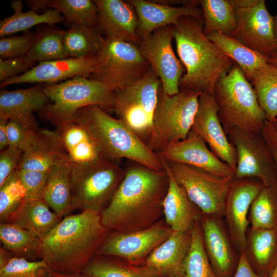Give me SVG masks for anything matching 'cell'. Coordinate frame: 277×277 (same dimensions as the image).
Masks as SVG:
<instances>
[{
    "label": "cell",
    "instance_id": "cell-1",
    "mask_svg": "<svg viewBox=\"0 0 277 277\" xmlns=\"http://www.w3.org/2000/svg\"><path fill=\"white\" fill-rule=\"evenodd\" d=\"M168 185L165 169L155 170L133 162L125 170L110 203L100 213L103 225L109 231L120 232L154 225L163 215V203Z\"/></svg>",
    "mask_w": 277,
    "mask_h": 277
},
{
    "label": "cell",
    "instance_id": "cell-2",
    "mask_svg": "<svg viewBox=\"0 0 277 277\" xmlns=\"http://www.w3.org/2000/svg\"><path fill=\"white\" fill-rule=\"evenodd\" d=\"M108 232L97 212L83 211L67 215L41 240L43 259L50 271L81 273Z\"/></svg>",
    "mask_w": 277,
    "mask_h": 277
},
{
    "label": "cell",
    "instance_id": "cell-3",
    "mask_svg": "<svg viewBox=\"0 0 277 277\" xmlns=\"http://www.w3.org/2000/svg\"><path fill=\"white\" fill-rule=\"evenodd\" d=\"M204 19L183 16L173 25L177 54L186 69L180 88L213 95L217 80L235 64L203 31Z\"/></svg>",
    "mask_w": 277,
    "mask_h": 277
},
{
    "label": "cell",
    "instance_id": "cell-4",
    "mask_svg": "<svg viewBox=\"0 0 277 277\" xmlns=\"http://www.w3.org/2000/svg\"><path fill=\"white\" fill-rule=\"evenodd\" d=\"M88 131L103 159H127L155 170H164L159 154L127 125L97 106L79 109L74 119Z\"/></svg>",
    "mask_w": 277,
    "mask_h": 277
},
{
    "label": "cell",
    "instance_id": "cell-5",
    "mask_svg": "<svg viewBox=\"0 0 277 277\" xmlns=\"http://www.w3.org/2000/svg\"><path fill=\"white\" fill-rule=\"evenodd\" d=\"M213 96L224 130L236 128L252 134L261 133L265 114L251 83L237 64L217 80Z\"/></svg>",
    "mask_w": 277,
    "mask_h": 277
},
{
    "label": "cell",
    "instance_id": "cell-6",
    "mask_svg": "<svg viewBox=\"0 0 277 277\" xmlns=\"http://www.w3.org/2000/svg\"><path fill=\"white\" fill-rule=\"evenodd\" d=\"M43 87L49 102L37 113L56 128L73 120L76 112L87 106H97L107 112L113 111L115 91L99 81L79 76Z\"/></svg>",
    "mask_w": 277,
    "mask_h": 277
},
{
    "label": "cell",
    "instance_id": "cell-7",
    "mask_svg": "<svg viewBox=\"0 0 277 277\" xmlns=\"http://www.w3.org/2000/svg\"><path fill=\"white\" fill-rule=\"evenodd\" d=\"M125 176L118 163L105 159L84 165L72 164L75 209L100 213L108 206Z\"/></svg>",
    "mask_w": 277,
    "mask_h": 277
},
{
    "label": "cell",
    "instance_id": "cell-8",
    "mask_svg": "<svg viewBox=\"0 0 277 277\" xmlns=\"http://www.w3.org/2000/svg\"><path fill=\"white\" fill-rule=\"evenodd\" d=\"M201 92L180 88L174 95L165 94L161 88L154 111L152 133L147 143L156 153L163 147L185 139L190 131Z\"/></svg>",
    "mask_w": 277,
    "mask_h": 277
},
{
    "label": "cell",
    "instance_id": "cell-9",
    "mask_svg": "<svg viewBox=\"0 0 277 277\" xmlns=\"http://www.w3.org/2000/svg\"><path fill=\"white\" fill-rule=\"evenodd\" d=\"M96 56V68L90 77L115 91L140 80L151 69L138 45L107 36Z\"/></svg>",
    "mask_w": 277,
    "mask_h": 277
},
{
    "label": "cell",
    "instance_id": "cell-10",
    "mask_svg": "<svg viewBox=\"0 0 277 277\" xmlns=\"http://www.w3.org/2000/svg\"><path fill=\"white\" fill-rule=\"evenodd\" d=\"M161 85L160 79L151 69L140 80L115 91L113 111L117 118L146 144L152 133Z\"/></svg>",
    "mask_w": 277,
    "mask_h": 277
},
{
    "label": "cell",
    "instance_id": "cell-11",
    "mask_svg": "<svg viewBox=\"0 0 277 277\" xmlns=\"http://www.w3.org/2000/svg\"><path fill=\"white\" fill-rule=\"evenodd\" d=\"M166 161L175 181L197 208L208 215H224L233 177H221L194 166Z\"/></svg>",
    "mask_w": 277,
    "mask_h": 277
},
{
    "label": "cell",
    "instance_id": "cell-12",
    "mask_svg": "<svg viewBox=\"0 0 277 277\" xmlns=\"http://www.w3.org/2000/svg\"><path fill=\"white\" fill-rule=\"evenodd\" d=\"M237 27L230 36L248 48L269 57L277 52L274 17L265 0H231Z\"/></svg>",
    "mask_w": 277,
    "mask_h": 277
},
{
    "label": "cell",
    "instance_id": "cell-13",
    "mask_svg": "<svg viewBox=\"0 0 277 277\" xmlns=\"http://www.w3.org/2000/svg\"><path fill=\"white\" fill-rule=\"evenodd\" d=\"M224 130L236 151L234 179L257 178L264 186L277 183L273 157L261 133L252 134L236 128Z\"/></svg>",
    "mask_w": 277,
    "mask_h": 277
},
{
    "label": "cell",
    "instance_id": "cell-14",
    "mask_svg": "<svg viewBox=\"0 0 277 277\" xmlns=\"http://www.w3.org/2000/svg\"><path fill=\"white\" fill-rule=\"evenodd\" d=\"M172 38L170 25L155 30L141 38L138 44L143 56L160 79L163 92L170 96L179 92L183 75V67L172 48Z\"/></svg>",
    "mask_w": 277,
    "mask_h": 277
},
{
    "label": "cell",
    "instance_id": "cell-15",
    "mask_svg": "<svg viewBox=\"0 0 277 277\" xmlns=\"http://www.w3.org/2000/svg\"><path fill=\"white\" fill-rule=\"evenodd\" d=\"M172 231L161 220L142 230L130 232L109 231L96 255L114 256L132 264L143 265L153 250Z\"/></svg>",
    "mask_w": 277,
    "mask_h": 277
},
{
    "label": "cell",
    "instance_id": "cell-16",
    "mask_svg": "<svg viewBox=\"0 0 277 277\" xmlns=\"http://www.w3.org/2000/svg\"><path fill=\"white\" fill-rule=\"evenodd\" d=\"M219 108L210 94L202 92L191 130L201 137L210 150L235 172L236 155L219 116Z\"/></svg>",
    "mask_w": 277,
    "mask_h": 277
},
{
    "label": "cell",
    "instance_id": "cell-17",
    "mask_svg": "<svg viewBox=\"0 0 277 277\" xmlns=\"http://www.w3.org/2000/svg\"><path fill=\"white\" fill-rule=\"evenodd\" d=\"M156 153L168 162L194 166L221 177H234V171L219 159L205 141L191 130L185 139L169 144Z\"/></svg>",
    "mask_w": 277,
    "mask_h": 277
},
{
    "label": "cell",
    "instance_id": "cell-18",
    "mask_svg": "<svg viewBox=\"0 0 277 277\" xmlns=\"http://www.w3.org/2000/svg\"><path fill=\"white\" fill-rule=\"evenodd\" d=\"M97 56L66 58L39 63L26 72L1 83V88L22 83L55 84L76 76L90 77L94 72Z\"/></svg>",
    "mask_w": 277,
    "mask_h": 277
},
{
    "label": "cell",
    "instance_id": "cell-19",
    "mask_svg": "<svg viewBox=\"0 0 277 277\" xmlns=\"http://www.w3.org/2000/svg\"><path fill=\"white\" fill-rule=\"evenodd\" d=\"M261 182L233 178L225 202L224 215L231 238L236 245L244 250L247 246V215L252 203L263 187Z\"/></svg>",
    "mask_w": 277,
    "mask_h": 277
},
{
    "label": "cell",
    "instance_id": "cell-20",
    "mask_svg": "<svg viewBox=\"0 0 277 277\" xmlns=\"http://www.w3.org/2000/svg\"><path fill=\"white\" fill-rule=\"evenodd\" d=\"M49 99L41 85L12 91H0V118L13 120L26 129L35 131L38 123L34 112H39Z\"/></svg>",
    "mask_w": 277,
    "mask_h": 277
},
{
    "label": "cell",
    "instance_id": "cell-21",
    "mask_svg": "<svg viewBox=\"0 0 277 277\" xmlns=\"http://www.w3.org/2000/svg\"><path fill=\"white\" fill-rule=\"evenodd\" d=\"M134 7L138 17L137 34L141 38L155 30L176 24L183 16L204 19L203 11L197 6L199 1L181 7H173L145 0L128 1Z\"/></svg>",
    "mask_w": 277,
    "mask_h": 277
},
{
    "label": "cell",
    "instance_id": "cell-22",
    "mask_svg": "<svg viewBox=\"0 0 277 277\" xmlns=\"http://www.w3.org/2000/svg\"><path fill=\"white\" fill-rule=\"evenodd\" d=\"M98 8V26L106 36L138 45V17L129 1H94Z\"/></svg>",
    "mask_w": 277,
    "mask_h": 277
},
{
    "label": "cell",
    "instance_id": "cell-23",
    "mask_svg": "<svg viewBox=\"0 0 277 277\" xmlns=\"http://www.w3.org/2000/svg\"><path fill=\"white\" fill-rule=\"evenodd\" d=\"M68 157L56 130L38 128L23 152L17 169L49 172L55 165Z\"/></svg>",
    "mask_w": 277,
    "mask_h": 277
},
{
    "label": "cell",
    "instance_id": "cell-24",
    "mask_svg": "<svg viewBox=\"0 0 277 277\" xmlns=\"http://www.w3.org/2000/svg\"><path fill=\"white\" fill-rule=\"evenodd\" d=\"M203 219L204 246L216 277H233L236 263L229 240L220 223L212 215Z\"/></svg>",
    "mask_w": 277,
    "mask_h": 277
},
{
    "label": "cell",
    "instance_id": "cell-25",
    "mask_svg": "<svg viewBox=\"0 0 277 277\" xmlns=\"http://www.w3.org/2000/svg\"><path fill=\"white\" fill-rule=\"evenodd\" d=\"M191 243L190 232L173 231L155 248L144 264L161 277H183V266Z\"/></svg>",
    "mask_w": 277,
    "mask_h": 277
},
{
    "label": "cell",
    "instance_id": "cell-26",
    "mask_svg": "<svg viewBox=\"0 0 277 277\" xmlns=\"http://www.w3.org/2000/svg\"><path fill=\"white\" fill-rule=\"evenodd\" d=\"M161 159L169 177L168 188L163 203L165 222L172 231L190 232L197 221V207L175 181L166 161Z\"/></svg>",
    "mask_w": 277,
    "mask_h": 277
},
{
    "label": "cell",
    "instance_id": "cell-27",
    "mask_svg": "<svg viewBox=\"0 0 277 277\" xmlns=\"http://www.w3.org/2000/svg\"><path fill=\"white\" fill-rule=\"evenodd\" d=\"M72 163L67 158L49 171L43 199L62 219L75 210L71 183Z\"/></svg>",
    "mask_w": 277,
    "mask_h": 277
},
{
    "label": "cell",
    "instance_id": "cell-28",
    "mask_svg": "<svg viewBox=\"0 0 277 277\" xmlns=\"http://www.w3.org/2000/svg\"><path fill=\"white\" fill-rule=\"evenodd\" d=\"M71 163L84 165L103 159L88 131L73 120L56 128Z\"/></svg>",
    "mask_w": 277,
    "mask_h": 277
},
{
    "label": "cell",
    "instance_id": "cell-29",
    "mask_svg": "<svg viewBox=\"0 0 277 277\" xmlns=\"http://www.w3.org/2000/svg\"><path fill=\"white\" fill-rule=\"evenodd\" d=\"M43 199H25L8 222L25 229L41 240L62 220Z\"/></svg>",
    "mask_w": 277,
    "mask_h": 277
},
{
    "label": "cell",
    "instance_id": "cell-30",
    "mask_svg": "<svg viewBox=\"0 0 277 277\" xmlns=\"http://www.w3.org/2000/svg\"><path fill=\"white\" fill-rule=\"evenodd\" d=\"M206 36L239 66L249 82L256 71L269 64L268 56L248 48L230 36L214 32Z\"/></svg>",
    "mask_w": 277,
    "mask_h": 277
},
{
    "label": "cell",
    "instance_id": "cell-31",
    "mask_svg": "<svg viewBox=\"0 0 277 277\" xmlns=\"http://www.w3.org/2000/svg\"><path fill=\"white\" fill-rule=\"evenodd\" d=\"M81 273L90 277H161L145 264L134 265L116 257L103 255L93 257Z\"/></svg>",
    "mask_w": 277,
    "mask_h": 277
},
{
    "label": "cell",
    "instance_id": "cell-32",
    "mask_svg": "<svg viewBox=\"0 0 277 277\" xmlns=\"http://www.w3.org/2000/svg\"><path fill=\"white\" fill-rule=\"evenodd\" d=\"M0 240L4 249L14 256L30 261L43 259L40 239L11 222H1Z\"/></svg>",
    "mask_w": 277,
    "mask_h": 277
},
{
    "label": "cell",
    "instance_id": "cell-33",
    "mask_svg": "<svg viewBox=\"0 0 277 277\" xmlns=\"http://www.w3.org/2000/svg\"><path fill=\"white\" fill-rule=\"evenodd\" d=\"M99 26L72 25L65 31L63 45L68 56L84 58L96 56L104 39Z\"/></svg>",
    "mask_w": 277,
    "mask_h": 277
},
{
    "label": "cell",
    "instance_id": "cell-34",
    "mask_svg": "<svg viewBox=\"0 0 277 277\" xmlns=\"http://www.w3.org/2000/svg\"><path fill=\"white\" fill-rule=\"evenodd\" d=\"M11 7L14 13L0 22V36L2 37L26 31L36 25L46 24L52 26L65 21V18L56 9L48 10L41 14L32 10L24 12L23 4L19 0L12 1Z\"/></svg>",
    "mask_w": 277,
    "mask_h": 277
},
{
    "label": "cell",
    "instance_id": "cell-35",
    "mask_svg": "<svg viewBox=\"0 0 277 277\" xmlns=\"http://www.w3.org/2000/svg\"><path fill=\"white\" fill-rule=\"evenodd\" d=\"M249 242L250 265L259 275L268 276L277 261V228L251 230Z\"/></svg>",
    "mask_w": 277,
    "mask_h": 277
},
{
    "label": "cell",
    "instance_id": "cell-36",
    "mask_svg": "<svg viewBox=\"0 0 277 277\" xmlns=\"http://www.w3.org/2000/svg\"><path fill=\"white\" fill-rule=\"evenodd\" d=\"M203 31L206 35L218 32L231 36L237 27L235 8L231 0H200Z\"/></svg>",
    "mask_w": 277,
    "mask_h": 277
},
{
    "label": "cell",
    "instance_id": "cell-37",
    "mask_svg": "<svg viewBox=\"0 0 277 277\" xmlns=\"http://www.w3.org/2000/svg\"><path fill=\"white\" fill-rule=\"evenodd\" d=\"M65 31L49 27L36 33L35 41L26 54L23 55L31 68L37 62L64 59L68 57L63 45Z\"/></svg>",
    "mask_w": 277,
    "mask_h": 277
},
{
    "label": "cell",
    "instance_id": "cell-38",
    "mask_svg": "<svg viewBox=\"0 0 277 277\" xmlns=\"http://www.w3.org/2000/svg\"><path fill=\"white\" fill-rule=\"evenodd\" d=\"M250 82L266 120L275 122L277 118V68L268 64L256 71Z\"/></svg>",
    "mask_w": 277,
    "mask_h": 277
},
{
    "label": "cell",
    "instance_id": "cell-39",
    "mask_svg": "<svg viewBox=\"0 0 277 277\" xmlns=\"http://www.w3.org/2000/svg\"><path fill=\"white\" fill-rule=\"evenodd\" d=\"M250 212L251 230L277 228V183L263 186Z\"/></svg>",
    "mask_w": 277,
    "mask_h": 277
},
{
    "label": "cell",
    "instance_id": "cell-40",
    "mask_svg": "<svg viewBox=\"0 0 277 277\" xmlns=\"http://www.w3.org/2000/svg\"><path fill=\"white\" fill-rule=\"evenodd\" d=\"M190 232L191 243L183 263V277H216L205 251L201 226L197 221Z\"/></svg>",
    "mask_w": 277,
    "mask_h": 277
},
{
    "label": "cell",
    "instance_id": "cell-41",
    "mask_svg": "<svg viewBox=\"0 0 277 277\" xmlns=\"http://www.w3.org/2000/svg\"><path fill=\"white\" fill-rule=\"evenodd\" d=\"M46 6L58 10L72 25L98 26V10L94 1L46 0Z\"/></svg>",
    "mask_w": 277,
    "mask_h": 277
},
{
    "label": "cell",
    "instance_id": "cell-42",
    "mask_svg": "<svg viewBox=\"0 0 277 277\" xmlns=\"http://www.w3.org/2000/svg\"><path fill=\"white\" fill-rule=\"evenodd\" d=\"M26 191L16 171L0 186L1 222H8L25 199Z\"/></svg>",
    "mask_w": 277,
    "mask_h": 277
},
{
    "label": "cell",
    "instance_id": "cell-43",
    "mask_svg": "<svg viewBox=\"0 0 277 277\" xmlns=\"http://www.w3.org/2000/svg\"><path fill=\"white\" fill-rule=\"evenodd\" d=\"M50 271L44 259L30 261L24 258L13 256L0 267V277L46 276Z\"/></svg>",
    "mask_w": 277,
    "mask_h": 277
},
{
    "label": "cell",
    "instance_id": "cell-44",
    "mask_svg": "<svg viewBox=\"0 0 277 277\" xmlns=\"http://www.w3.org/2000/svg\"><path fill=\"white\" fill-rule=\"evenodd\" d=\"M36 33L26 32L19 36L2 37L0 39L1 59L7 60L25 55L36 38Z\"/></svg>",
    "mask_w": 277,
    "mask_h": 277
},
{
    "label": "cell",
    "instance_id": "cell-45",
    "mask_svg": "<svg viewBox=\"0 0 277 277\" xmlns=\"http://www.w3.org/2000/svg\"><path fill=\"white\" fill-rule=\"evenodd\" d=\"M16 172L25 188V199H43L49 172L17 169Z\"/></svg>",
    "mask_w": 277,
    "mask_h": 277
},
{
    "label": "cell",
    "instance_id": "cell-46",
    "mask_svg": "<svg viewBox=\"0 0 277 277\" xmlns=\"http://www.w3.org/2000/svg\"><path fill=\"white\" fill-rule=\"evenodd\" d=\"M23 152L17 148L8 147L0 153V186L16 171L22 161Z\"/></svg>",
    "mask_w": 277,
    "mask_h": 277
},
{
    "label": "cell",
    "instance_id": "cell-47",
    "mask_svg": "<svg viewBox=\"0 0 277 277\" xmlns=\"http://www.w3.org/2000/svg\"><path fill=\"white\" fill-rule=\"evenodd\" d=\"M36 130H28L18 123L9 120L7 126L8 147L19 149L24 152Z\"/></svg>",
    "mask_w": 277,
    "mask_h": 277
},
{
    "label": "cell",
    "instance_id": "cell-48",
    "mask_svg": "<svg viewBox=\"0 0 277 277\" xmlns=\"http://www.w3.org/2000/svg\"><path fill=\"white\" fill-rule=\"evenodd\" d=\"M31 68L24 61L23 55L7 60L0 59L1 83L21 75Z\"/></svg>",
    "mask_w": 277,
    "mask_h": 277
},
{
    "label": "cell",
    "instance_id": "cell-49",
    "mask_svg": "<svg viewBox=\"0 0 277 277\" xmlns=\"http://www.w3.org/2000/svg\"><path fill=\"white\" fill-rule=\"evenodd\" d=\"M261 134L270 150L277 174V125L266 121Z\"/></svg>",
    "mask_w": 277,
    "mask_h": 277
},
{
    "label": "cell",
    "instance_id": "cell-50",
    "mask_svg": "<svg viewBox=\"0 0 277 277\" xmlns=\"http://www.w3.org/2000/svg\"><path fill=\"white\" fill-rule=\"evenodd\" d=\"M233 277H267L257 274L249 264L244 250H241L238 266Z\"/></svg>",
    "mask_w": 277,
    "mask_h": 277
},
{
    "label": "cell",
    "instance_id": "cell-51",
    "mask_svg": "<svg viewBox=\"0 0 277 277\" xmlns=\"http://www.w3.org/2000/svg\"><path fill=\"white\" fill-rule=\"evenodd\" d=\"M9 120L0 118V150L8 147L7 126Z\"/></svg>",
    "mask_w": 277,
    "mask_h": 277
},
{
    "label": "cell",
    "instance_id": "cell-52",
    "mask_svg": "<svg viewBox=\"0 0 277 277\" xmlns=\"http://www.w3.org/2000/svg\"><path fill=\"white\" fill-rule=\"evenodd\" d=\"M14 256L11 252L0 247V267L3 266L12 256Z\"/></svg>",
    "mask_w": 277,
    "mask_h": 277
},
{
    "label": "cell",
    "instance_id": "cell-53",
    "mask_svg": "<svg viewBox=\"0 0 277 277\" xmlns=\"http://www.w3.org/2000/svg\"><path fill=\"white\" fill-rule=\"evenodd\" d=\"M47 277H90L83 273L78 274H62L50 271Z\"/></svg>",
    "mask_w": 277,
    "mask_h": 277
},
{
    "label": "cell",
    "instance_id": "cell-54",
    "mask_svg": "<svg viewBox=\"0 0 277 277\" xmlns=\"http://www.w3.org/2000/svg\"><path fill=\"white\" fill-rule=\"evenodd\" d=\"M268 63L277 68V52L272 54L269 57Z\"/></svg>",
    "mask_w": 277,
    "mask_h": 277
},
{
    "label": "cell",
    "instance_id": "cell-55",
    "mask_svg": "<svg viewBox=\"0 0 277 277\" xmlns=\"http://www.w3.org/2000/svg\"><path fill=\"white\" fill-rule=\"evenodd\" d=\"M267 277H277V261Z\"/></svg>",
    "mask_w": 277,
    "mask_h": 277
},
{
    "label": "cell",
    "instance_id": "cell-56",
    "mask_svg": "<svg viewBox=\"0 0 277 277\" xmlns=\"http://www.w3.org/2000/svg\"><path fill=\"white\" fill-rule=\"evenodd\" d=\"M274 17L275 32L276 37L277 39V14Z\"/></svg>",
    "mask_w": 277,
    "mask_h": 277
},
{
    "label": "cell",
    "instance_id": "cell-57",
    "mask_svg": "<svg viewBox=\"0 0 277 277\" xmlns=\"http://www.w3.org/2000/svg\"><path fill=\"white\" fill-rule=\"evenodd\" d=\"M35 276V277H47V276Z\"/></svg>",
    "mask_w": 277,
    "mask_h": 277
},
{
    "label": "cell",
    "instance_id": "cell-58",
    "mask_svg": "<svg viewBox=\"0 0 277 277\" xmlns=\"http://www.w3.org/2000/svg\"><path fill=\"white\" fill-rule=\"evenodd\" d=\"M274 123H275V124H276V125H277V118H276V121H275V122H274Z\"/></svg>",
    "mask_w": 277,
    "mask_h": 277
}]
</instances>
